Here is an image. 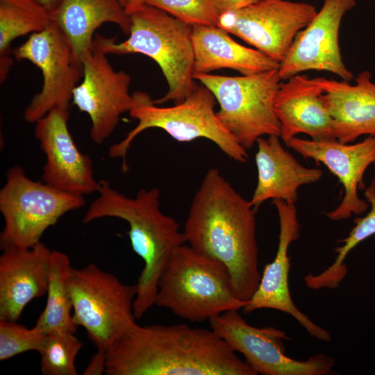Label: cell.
Here are the masks:
<instances>
[{
  "label": "cell",
  "instance_id": "6da1fadb",
  "mask_svg": "<svg viewBox=\"0 0 375 375\" xmlns=\"http://www.w3.org/2000/svg\"><path fill=\"white\" fill-rule=\"evenodd\" d=\"M183 232L186 243L226 267L240 300L252 297L261 278L256 210L218 169L206 172Z\"/></svg>",
  "mask_w": 375,
  "mask_h": 375
},
{
  "label": "cell",
  "instance_id": "7a4b0ae2",
  "mask_svg": "<svg viewBox=\"0 0 375 375\" xmlns=\"http://www.w3.org/2000/svg\"><path fill=\"white\" fill-rule=\"evenodd\" d=\"M107 375H257L211 328L135 323L106 351Z\"/></svg>",
  "mask_w": 375,
  "mask_h": 375
},
{
  "label": "cell",
  "instance_id": "3957f363",
  "mask_svg": "<svg viewBox=\"0 0 375 375\" xmlns=\"http://www.w3.org/2000/svg\"><path fill=\"white\" fill-rule=\"evenodd\" d=\"M97 192L83 222L115 217L128 223L132 249L144 261L133 304L135 316L140 319L155 305L158 280L175 249L186 244L185 235L178 222L161 211L160 193L156 188L141 189L131 198L103 179L99 181Z\"/></svg>",
  "mask_w": 375,
  "mask_h": 375
},
{
  "label": "cell",
  "instance_id": "277c9868",
  "mask_svg": "<svg viewBox=\"0 0 375 375\" xmlns=\"http://www.w3.org/2000/svg\"><path fill=\"white\" fill-rule=\"evenodd\" d=\"M129 17L126 40L117 42L115 38L95 34L93 43L107 55L140 53L153 60L168 84L167 93L153 102H181L198 87L194 78L192 26L147 4Z\"/></svg>",
  "mask_w": 375,
  "mask_h": 375
},
{
  "label": "cell",
  "instance_id": "5b68a950",
  "mask_svg": "<svg viewBox=\"0 0 375 375\" xmlns=\"http://www.w3.org/2000/svg\"><path fill=\"white\" fill-rule=\"evenodd\" d=\"M248 301L235 294L226 267L189 244L174 251L158 282L155 305L191 322H203Z\"/></svg>",
  "mask_w": 375,
  "mask_h": 375
},
{
  "label": "cell",
  "instance_id": "8992f818",
  "mask_svg": "<svg viewBox=\"0 0 375 375\" xmlns=\"http://www.w3.org/2000/svg\"><path fill=\"white\" fill-rule=\"evenodd\" d=\"M132 94L135 105L128 113L138 120V124L108 150L110 158H122L123 171L128 170L126 155L132 142L139 134L151 128L165 131L179 142L205 138L215 144L230 159L241 163L248 160L247 150L219 119L215 111L217 100L203 84L181 102L168 107L158 106L144 92Z\"/></svg>",
  "mask_w": 375,
  "mask_h": 375
},
{
  "label": "cell",
  "instance_id": "52a82bcc",
  "mask_svg": "<svg viewBox=\"0 0 375 375\" xmlns=\"http://www.w3.org/2000/svg\"><path fill=\"white\" fill-rule=\"evenodd\" d=\"M6 176L0 190V212L4 220L0 234L2 250L37 244L62 216L85 205L83 195L33 181L19 166L10 167Z\"/></svg>",
  "mask_w": 375,
  "mask_h": 375
},
{
  "label": "cell",
  "instance_id": "ba28073f",
  "mask_svg": "<svg viewBox=\"0 0 375 375\" xmlns=\"http://www.w3.org/2000/svg\"><path fill=\"white\" fill-rule=\"evenodd\" d=\"M68 288L74 322L97 349L106 351L136 323V284H125L91 263L72 268Z\"/></svg>",
  "mask_w": 375,
  "mask_h": 375
},
{
  "label": "cell",
  "instance_id": "9c48e42d",
  "mask_svg": "<svg viewBox=\"0 0 375 375\" xmlns=\"http://www.w3.org/2000/svg\"><path fill=\"white\" fill-rule=\"evenodd\" d=\"M278 69L238 76L194 74L215 96L222 124L246 150L265 135L280 137L274 106L282 81Z\"/></svg>",
  "mask_w": 375,
  "mask_h": 375
},
{
  "label": "cell",
  "instance_id": "30bf717a",
  "mask_svg": "<svg viewBox=\"0 0 375 375\" xmlns=\"http://www.w3.org/2000/svg\"><path fill=\"white\" fill-rule=\"evenodd\" d=\"M12 55L17 60L32 62L42 75L40 92L24 110L26 122L35 123L53 109L69 110L73 92L83 78V67L69 40L54 22L31 34L12 50Z\"/></svg>",
  "mask_w": 375,
  "mask_h": 375
},
{
  "label": "cell",
  "instance_id": "8fae6325",
  "mask_svg": "<svg viewBox=\"0 0 375 375\" xmlns=\"http://www.w3.org/2000/svg\"><path fill=\"white\" fill-rule=\"evenodd\" d=\"M239 310L226 311L209 320L211 329L245 361L257 374L324 375L331 372L335 360L317 353L306 360L285 354L287 333L274 326L256 327L249 324Z\"/></svg>",
  "mask_w": 375,
  "mask_h": 375
},
{
  "label": "cell",
  "instance_id": "7c38bea8",
  "mask_svg": "<svg viewBox=\"0 0 375 375\" xmlns=\"http://www.w3.org/2000/svg\"><path fill=\"white\" fill-rule=\"evenodd\" d=\"M317 12L308 3L260 0L219 15L216 26L280 63L297 34L308 25Z\"/></svg>",
  "mask_w": 375,
  "mask_h": 375
},
{
  "label": "cell",
  "instance_id": "4fadbf2b",
  "mask_svg": "<svg viewBox=\"0 0 375 375\" xmlns=\"http://www.w3.org/2000/svg\"><path fill=\"white\" fill-rule=\"evenodd\" d=\"M107 54L94 43L83 55V75L73 92L72 102L91 121L90 136L101 144L116 128L120 117L135 105L129 92L131 76L116 71Z\"/></svg>",
  "mask_w": 375,
  "mask_h": 375
},
{
  "label": "cell",
  "instance_id": "5bb4252c",
  "mask_svg": "<svg viewBox=\"0 0 375 375\" xmlns=\"http://www.w3.org/2000/svg\"><path fill=\"white\" fill-rule=\"evenodd\" d=\"M355 5V0H324L320 10L297 34L280 62L278 71L281 81L310 70L329 72L342 80H352L353 74L342 61L339 31L342 17Z\"/></svg>",
  "mask_w": 375,
  "mask_h": 375
},
{
  "label": "cell",
  "instance_id": "9a60e30c",
  "mask_svg": "<svg viewBox=\"0 0 375 375\" xmlns=\"http://www.w3.org/2000/svg\"><path fill=\"white\" fill-rule=\"evenodd\" d=\"M69 117V110L57 108L35 123V136L46 157L42 181L83 196L97 192L92 160L77 147L68 128Z\"/></svg>",
  "mask_w": 375,
  "mask_h": 375
},
{
  "label": "cell",
  "instance_id": "2e32d148",
  "mask_svg": "<svg viewBox=\"0 0 375 375\" xmlns=\"http://www.w3.org/2000/svg\"><path fill=\"white\" fill-rule=\"evenodd\" d=\"M285 144L305 158L324 165L342 185L344 197L340 205L326 213L332 221L360 215L368 208V202L359 198L358 188H363V175L375 163V137L350 144L337 140H313L294 137Z\"/></svg>",
  "mask_w": 375,
  "mask_h": 375
},
{
  "label": "cell",
  "instance_id": "e0dca14e",
  "mask_svg": "<svg viewBox=\"0 0 375 375\" xmlns=\"http://www.w3.org/2000/svg\"><path fill=\"white\" fill-rule=\"evenodd\" d=\"M272 203L279 218L278 249L274 260L265 265L258 287L242 308L243 312L248 314L262 308L277 310L291 315L312 338L329 342L330 333L303 313L294 303L290 292L288 250L291 243L300 237L296 207L281 199H274Z\"/></svg>",
  "mask_w": 375,
  "mask_h": 375
},
{
  "label": "cell",
  "instance_id": "ac0fdd59",
  "mask_svg": "<svg viewBox=\"0 0 375 375\" xmlns=\"http://www.w3.org/2000/svg\"><path fill=\"white\" fill-rule=\"evenodd\" d=\"M323 94L314 79L303 74L281 81L274 106L281 125L280 138L285 143L299 133L313 140H336Z\"/></svg>",
  "mask_w": 375,
  "mask_h": 375
},
{
  "label": "cell",
  "instance_id": "d6986e66",
  "mask_svg": "<svg viewBox=\"0 0 375 375\" xmlns=\"http://www.w3.org/2000/svg\"><path fill=\"white\" fill-rule=\"evenodd\" d=\"M51 249L42 241L3 250L0 256V319L17 321L26 306L47 293Z\"/></svg>",
  "mask_w": 375,
  "mask_h": 375
},
{
  "label": "cell",
  "instance_id": "ffe728a7",
  "mask_svg": "<svg viewBox=\"0 0 375 375\" xmlns=\"http://www.w3.org/2000/svg\"><path fill=\"white\" fill-rule=\"evenodd\" d=\"M372 78L366 70L358 74L353 85L344 80L313 78L324 90L339 142L351 143L364 135L375 137V83Z\"/></svg>",
  "mask_w": 375,
  "mask_h": 375
},
{
  "label": "cell",
  "instance_id": "44dd1931",
  "mask_svg": "<svg viewBox=\"0 0 375 375\" xmlns=\"http://www.w3.org/2000/svg\"><path fill=\"white\" fill-rule=\"evenodd\" d=\"M278 136L261 137L256 143L255 156L258 180L256 189L249 201L256 211L269 199H281L295 204L298 199L297 190L303 185L317 183L323 172L317 168L301 165L282 146Z\"/></svg>",
  "mask_w": 375,
  "mask_h": 375
},
{
  "label": "cell",
  "instance_id": "7402d4cb",
  "mask_svg": "<svg viewBox=\"0 0 375 375\" xmlns=\"http://www.w3.org/2000/svg\"><path fill=\"white\" fill-rule=\"evenodd\" d=\"M192 42L194 74L226 68L251 75L278 69L280 65L260 51L238 43L217 26H192Z\"/></svg>",
  "mask_w": 375,
  "mask_h": 375
},
{
  "label": "cell",
  "instance_id": "603a6c76",
  "mask_svg": "<svg viewBox=\"0 0 375 375\" xmlns=\"http://www.w3.org/2000/svg\"><path fill=\"white\" fill-rule=\"evenodd\" d=\"M51 18L81 60L92 46L96 30L103 24H115L126 35L131 28L130 17L119 0H60Z\"/></svg>",
  "mask_w": 375,
  "mask_h": 375
},
{
  "label": "cell",
  "instance_id": "cb8c5ba5",
  "mask_svg": "<svg viewBox=\"0 0 375 375\" xmlns=\"http://www.w3.org/2000/svg\"><path fill=\"white\" fill-rule=\"evenodd\" d=\"M51 22V13L36 0H0L1 82L6 78L13 62L12 42L40 32Z\"/></svg>",
  "mask_w": 375,
  "mask_h": 375
},
{
  "label": "cell",
  "instance_id": "d4e9b609",
  "mask_svg": "<svg viewBox=\"0 0 375 375\" xmlns=\"http://www.w3.org/2000/svg\"><path fill=\"white\" fill-rule=\"evenodd\" d=\"M69 258L65 253L51 250L49 265L47 301L35 326L47 334L56 331L75 333L68 278L72 270Z\"/></svg>",
  "mask_w": 375,
  "mask_h": 375
},
{
  "label": "cell",
  "instance_id": "484cf974",
  "mask_svg": "<svg viewBox=\"0 0 375 375\" xmlns=\"http://www.w3.org/2000/svg\"><path fill=\"white\" fill-rule=\"evenodd\" d=\"M364 195L371 208L362 217L354 220L355 226L348 236L340 240L342 245L335 249L334 262L324 271L305 276L306 285L311 290L338 288L345 278L348 269L345 260L349 253L359 243L375 234V180L373 179L365 188Z\"/></svg>",
  "mask_w": 375,
  "mask_h": 375
},
{
  "label": "cell",
  "instance_id": "4316f807",
  "mask_svg": "<svg viewBox=\"0 0 375 375\" xmlns=\"http://www.w3.org/2000/svg\"><path fill=\"white\" fill-rule=\"evenodd\" d=\"M83 342L69 331L46 334L38 351L43 375H77L76 358Z\"/></svg>",
  "mask_w": 375,
  "mask_h": 375
},
{
  "label": "cell",
  "instance_id": "83f0119b",
  "mask_svg": "<svg viewBox=\"0 0 375 375\" xmlns=\"http://www.w3.org/2000/svg\"><path fill=\"white\" fill-rule=\"evenodd\" d=\"M45 336L35 326L28 328L17 321L0 319V360L5 361L27 351L38 352Z\"/></svg>",
  "mask_w": 375,
  "mask_h": 375
},
{
  "label": "cell",
  "instance_id": "f1b7e54d",
  "mask_svg": "<svg viewBox=\"0 0 375 375\" xmlns=\"http://www.w3.org/2000/svg\"><path fill=\"white\" fill-rule=\"evenodd\" d=\"M144 3L192 26H216L219 17L212 0H144Z\"/></svg>",
  "mask_w": 375,
  "mask_h": 375
},
{
  "label": "cell",
  "instance_id": "f546056e",
  "mask_svg": "<svg viewBox=\"0 0 375 375\" xmlns=\"http://www.w3.org/2000/svg\"><path fill=\"white\" fill-rule=\"evenodd\" d=\"M106 351L97 349V352L91 357L83 374L85 375H101L106 374Z\"/></svg>",
  "mask_w": 375,
  "mask_h": 375
},
{
  "label": "cell",
  "instance_id": "4dcf8cb0",
  "mask_svg": "<svg viewBox=\"0 0 375 375\" xmlns=\"http://www.w3.org/2000/svg\"><path fill=\"white\" fill-rule=\"evenodd\" d=\"M260 0H212L219 15L241 9Z\"/></svg>",
  "mask_w": 375,
  "mask_h": 375
},
{
  "label": "cell",
  "instance_id": "1f68e13d",
  "mask_svg": "<svg viewBox=\"0 0 375 375\" xmlns=\"http://www.w3.org/2000/svg\"><path fill=\"white\" fill-rule=\"evenodd\" d=\"M144 4V0H127L124 9L126 14L130 15Z\"/></svg>",
  "mask_w": 375,
  "mask_h": 375
},
{
  "label": "cell",
  "instance_id": "d6a6232c",
  "mask_svg": "<svg viewBox=\"0 0 375 375\" xmlns=\"http://www.w3.org/2000/svg\"><path fill=\"white\" fill-rule=\"evenodd\" d=\"M38 3L42 5L50 13L53 12L60 0H36Z\"/></svg>",
  "mask_w": 375,
  "mask_h": 375
},
{
  "label": "cell",
  "instance_id": "836d02e7",
  "mask_svg": "<svg viewBox=\"0 0 375 375\" xmlns=\"http://www.w3.org/2000/svg\"><path fill=\"white\" fill-rule=\"evenodd\" d=\"M119 1L124 7L126 4L127 0H119Z\"/></svg>",
  "mask_w": 375,
  "mask_h": 375
}]
</instances>
